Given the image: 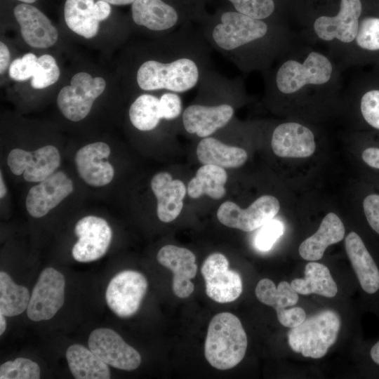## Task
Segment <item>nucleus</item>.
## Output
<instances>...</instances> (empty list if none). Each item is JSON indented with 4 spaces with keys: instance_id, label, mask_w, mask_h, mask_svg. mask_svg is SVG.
Here are the masks:
<instances>
[{
    "instance_id": "7",
    "label": "nucleus",
    "mask_w": 379,
    "mask_h": 379,
    "mask_svg": "<svg viewBox=\"0 0 379 379\" xmlns=\"http://www.w3.org/2000/svg\"><path fill=\"white\" fill-rule=\"evenodd\" d=\"M201 272L205 281L206 293L213 300L227 303L241 295L243 290L241 276L229 268V261L223 254L214 253L208 255Z\"/></svg>"
},
{
    "instance_id": "19",
    "label": "nucleus",
    "mask_w": 379,
    "mask_h": 379,
    "mask_svg": "<svg viewBox=\"0 0 379 379\" xmlns=\"http://www.w3.org/2000/svg\"><path fill=\"white\" fill-rule=\"evenodd\" d=\"M13 15L20 25L25 42L36 48H46L58 40V32L48 17L35 6L26 3L18 4Z\"/></svg>"
},
{
    "instance_id": "24",
    "label": "nucleus",
    "mask_w": 379,
    "mask_h": 379,
    "mask_svg": "<svg viewBox=\"0 0 379 379\" xmlns=\"http://www.w3.org/2000/svg\"><path fill=\"white\" fill-rule=\"evenodd\" d=\"M131 13L137 25L153 31L168 29L178 19L176 11L162 0H135L132 4Z\"/></svg>"
},
{
    "instance_id": "21",
    "label": "nucleus",
    "mask_w": 379,
    "mask_h": 379,
    "mask_svg": "<svg viewBox=\"0 0 379 379\" xmlns=\"http://www.w3.org/2000/svg\"><path fill=\"white\" fill-rule=\"evenodd\" d=\"M151 188L157 200L159 219L164 222L173 221L183 207L182 200L187 192L185 184L173 180L167 172H160L152 178Z\"/></svg>"
},
{
    "instance_id": "36",
    "label": "nucleus",
    "mask_w": 379,
    "mask_h": 379,
    "mask_svg": "<svg viewBox=\"0 0 379 379\" xmlns=\"http://www.w3.org/2000/svg\"><path fill=\"white\" fill-rule=\"evenodd\" d=\"M359 112L364 123L379 132V87L369 88L362 93Z\"/></svg>"
},
{
    "instance_id": "15",
    "label": "nucleus",
    "mask_w": 379,
    "mask_h": 379,
    "mask_svg": "<svg viewBox=\"0 0 379 379\" xmlns=\"http://www.w3.org/2000/svg\"><path fill=\"white\" fill-rule=\"evenodd\" d=\"M74 190L72 180L62 171L53 174L30 188L25 200L29 214L41 218L56 207Z\"/></svg>"
},
{
    "instance_id": "16",
    "label": "nucleus",
    "mask_w": 379,
    "mask_h": 379,
    "mask_svg": "<svg viewBox=\"0 0 379 379\" xmlns=\"http://www.w3.org/2000/svg\"><path fill=\"white\" fill-rule=\"evenodd\" d=\"M345 246L361 290L370 297L375 296L379 293V262L376 257L356 232L347 234Z\"/></svg>"
},
{
    "instance_id": "40",
    "label": "nucleus",
    "mask_w": 379,
    "mask_h": 379,
    "mask_svg": "<svg viewBox=\"0 0 379 379\" xmlns=\"http://www.w3.org/2000/svg\"><path fill=\"white\" fill-rule=\"evenodd\" d=\"M361 208L368 227L379 237V193L366 194L362 199Z\"/></svg>"
},
{
    "instance_id": "33",
    "label": "nucleus",
    "mask_w": 379,
    "mask_h": 379,
    "mask_svg": "<svg viewBox=\"0 0 379 379\" xmlns=\"http://www.w3.org/2000/svg\"><path fill=\"white\" fill-rule=\"evenodd\" d=\"M60 74V69L55 58L48 54L42 55L37 58L30 85L35 89L47 88L58 80Z\"/></svg>"
},
{
    "instance_id": "13",
    "label": "nucleus",
    "mask_w": 379,
    "mask_h": 379,
    "mask_svg": "<svg viewBox=\"0 0 379 379\" xmlns=\"http://www.w3.org/2000/svg\"><path fill=\"white\" fill-rule=\"evenodd\" d=\"M88 344L89 349L98 357L114 368L132 371L141 363L139 352L112 329L100 328L93 331Z\"/></svg>"
},
{
    "instance_id": "35",
    "label": "nucleus",
    "mask_w": 379,
    "mask_h": 379,
    "mask_svg": "<svg viewBox=\"0 0 379 379\" xmlns=\"http://www.w3.org/2000/svg\"><path fill=\"white\" fill-rule=\"evenodd\" d=\"M361 49L370 52H379V17H366L360 20L355 39Z\"/></svg>"
},
{
    "instance_id": "31",
    "label": "nucleus",
    "mask_w": 379,
    "mask_h": 379,
    "mask_svg": "<svg viewBox=\"0 0 379 379\" xmlns=\"http://www.w3.org/2000/svg\"><path fill=\"white\" fill-rule=\"evenodd\" d=\"M30 300L28 289L16 284L5 272H0V312L13 317L27 309Z\"/></svg>"
},
{
    "instance_id": "43",
    "label": "nucleus",
    "mask_w": 379,
    "mask_h": 379,
    "mask_svg": "<svg viewBox=\"0 0 379 379\" xmlns=\"http://www.w3.org/2000/svg\"><path fill=\"white\" fill-rule=\"evenodd\" d=\"M363 164L368 168L379 172V145H369L363 148L360 154Z\"/></svg>"
},
{
    "instance_id": "41",
    "label": "nucleus",
    "mask_w": 379,
    "mask_h": 379,
    "mask_svg": "<svg viewBox=\"0 0 379 379\" xmlns=\"http://www.w3.org/2000/svg\"><path fill=\"white\" fill-rule=\"evenodd\" d=\"M159 103L162 119L171 120L180 115L182 102L177 94L173 93L163 94L159 99Z\"/></svg>"
},
{
    "instance_id": "42",
    "label": "nucleus",
    "mask_w": 379,
    "mask_h": 379,
    "mask_svg": "<svg viewBox=\"0 0 379 379\" xmlns=\"http://www.w3.org/2000/svg\"><path fill=\"white\" fill-rule=\"evenodd\" d=\"M277 314L279 323L291 328L300 325L306 319L305 310L299 307L284 309Z\"/></svg>"
},
{
    "instance_id": "30",
    "label": "nucleus",
    "mask_w": 379,
    "mask_h": 379,
    "mask_svg": "<svg viewBox=\"0 0 379 379\" xmlns=\"http://www.w3.org/2000/svg\"><path fill=\"white\" fill-rule=\"evenodd\" d=\"M255 295L260 302L273 307L277 312L295 305L298 301V293L286 281H281L276 286L272 280L262 279L255 287Z\"/></svg>"
},
{
    "instance_id": "2",
    "label": "nucleus",
    "mask_w": 379,
    "mask_h": 379,
    "mask_svg": "<svg viewBox=\"0 0 379 379\" xmlns=\"http://www.w3.org/2000/svg\"><path fill=\"white\" fill-rule=\"evenodd\" d=\"M340 328V318L331 310L321 311L305 319L288 333L291 350L305 357H323L336 341Z\"/></svg>"
},
{
    "instance_id": "10",
    "label": "nucleus",
    "mask_w": 379,
    "mask_h": 379,
    "mask_svg": "<svg viewBox=\"0 0 379 379\" xmlns=\"http://www.w3.org/2000/svg\"><path fill=\"white\" fill-rule=\"evenodd\" d=\"M267 30L262 20L228 11L221 15V23L214 27L212 36L219 47L231 51L263 37Z\"/></svg>"
},
{
    "instance_id": "29",
    "label": "nucleus",
    "mask_w": 379,
    "mask_h": 379,
    "mask_svg": "<svg viewBox=\"0 0 379 379\" xmlns=\"http://www.w3.org/2000/svg\"><path fill=\"white\" fill-rule=\"evenodd\" d=\"M227 180V175L224 168L205 164L198 169L195 177L189 182L187 194L193 199L206 194L213 199H220L225 194Z\"/></svg>"
},
{
    "instance_id": "37",
    "label": "nucleus",
    "mask_w": 379,
    "mask_h": 379,
    "mask_svg": "<svg viewBox=\"0 0 379 379\" xmlns=\"http://www.w3.org/2000/svg\"><path fill=\"white\" fill-rule=\"evenodd\" d=\"M237 12L258 20L268 18L274 11L273 0H229Z\"/></svg>"
},
{
    "instance_id": "38",
    "label": "nucleus",
    "mask_w": 379,
    "mask_h": 379,
    "mask_svg": "<svg viewBox=\"0 0 379 379\" xmlns=\"http://www.w3.org/2000/svg\"><path fill=\"white\" fill-rule=\"evenodd\" d=\"M283 232V224L277 220L272 219L258 232L255 238L256 248L262 251H269Z\"/></svg>"
},
{
    "instance_id": "34",
    "label": "nucleus",
    "mask_w": 379,
    "mask_h": 379,
    "mask_svg": "<svg viewBox=\"0 0 379 379\" xmlns=\"http://www.w3.org/2000/svg\"><path fill=\"white\" fill-rule=\"evenodd\" d=\"M40 368L34 361L25 358L8 361L0 366L1 379H39Z\"/></svg>"
},
{
    "instance_id": "44",
    "label": "nucleus",
    "mask_w": 379,
    "mask_h": 379,
    "mask_svg": "<svg viewBox=\"0 0 379 379\" xmlns=\"http://www.w3.org/2000/svg\"><path fill=\"white\" fill-rule=\"evenodd\" d=\"M93 13L98 21H103L106 20L111 13L110 4L105 1L98 0L95 2Z\"/></svg>"
},
{
    "instance_id": "49",
    "label": "nucleus",
    "mask_w": 379,
    "mask_h": 379,
    "mask_svg": "<svg viewBox=\"0 0 379 379\" xmlns=\"http://www.w3.org/2000/svg\"><path fill=\"white\" fill-rule=\"evenodd\" d=\"M4 314L0 312V335H2L6 328V321Z\"/></svg>"
},
{
    "instance_id": "25",
    "label": "nucleus",
    "mask_w": 379,
    "mask_h": 379,
    "mask_svg": "<svg viewBox=\"0 0 379 379\" xmlns=\"http://www.w3.org/2000/svg\"><path fill=\"white\" fill-rule=\"evenodd\" d=\"M199 161L205 164L232 168L242 166L248 159L245 149L228 146L213 138H204L197 148Z\"/></svg>"
},
{
    "instance_id": "32",
    "label": "nucleus",
    "mask_w": 379,
    "mask_h": 379,
    "mask_svg": "<svg viewBox=\"0 0 379 379\" xmlns=\"http://www.w3.org/2000/svg\"><path fill=\"white\" fill-rule=\"evenodd\" d=\"M129 118L131 124L140 131L155 128L162 119L159 99L150 94L138 96L130 107Z\"/></svg>"
},
{
    "instance_id": "47",
    "label": "nucleus",
    "mask_w": 379,
    "mask_h": 379,
    "mask_svg": "<svg viewBox=\"0 0 379 379\" xmlns=\"http://www.w3.org/2000/svg\"><path fill=\"white\" fill-rule=\"evenodd\" d=\"M109 4L117 5V6H124L128 4H132L135 0H102Z\"/></svg>"
},
{
    "instance_id": "28",
    "label": "nucleus",
    "mask_w": 379,
    "mask_h": 379,
    "mask_svg": "<svg viewBox=\"0 0 379 379\" xmlns=\"http://www.w3.org/2000/svg\"><path fill=\"white\" fill-rule=\"evenodd\" d=\"M94 0H66L64 18L67 27L74 33L86 39L95 36L100 22L94 15Z\"/></svg>"
},
{
    "instance_id": "48",
    "label": "nucleus",
    "mask_w": 379,
    "mask_h": 379,
    "mask_svg": "<svg viewBox=\"0 0 379 379\" xmlns=\"http://www.w3.org/2000/svg\"><path fill=\"white\" fill-rule=\"evenodd\" d=\"M7 193V188L3 179L2 171L0 173V198L3 199Z\"/></svg>"
},
{
    "instance_id": "9",
    "label": "nucleus",
    "mask_w": 379,
    "mask_h": 379,
    "mask_svg": "<svg viewBox=\"0 0 379 379\" xmlns=\"http://www.w3.org/2000/svg\"><path fill=\"white\" fill-rule=\"evenodd\" d=\"M64 276L52 267L44 269L35 284L27 309L34 321L48 320L61 308L65 301Z\"/></svg>"
},
{
    "instance_id": "6",
    "label": "nucleus",
    "mask_w": 379,
    "mask_h": 379,
    "mask_svg": "<svg viewBox=\"0 0 379 379\" xmlns=\"http://www.w3.org/2000/svg\"><path fill=\"white\" fill-rule=\"evenodd\" d=\"M147 286V281L141 273L133 270L122 271L108 284L105 293L107 304L119 317H130L138 310Z\"/></svg>"
},
{
    "instance_id": "22",
    "label": "nucleus",
    "mask_w": 379,
    "mask_h": 379,
    "mask_svg": "<svg viewBox=\"0 0 379 379\" xmlns=\"http://www.w3.org/2000/svg\"><path fill=\"white\" fill-rule=\"evenodd\" d=\"M233 114L232 107L227 104L212 107L193 105L185 109L182 122L189 133L206 138L225 126Z\"/></svg>"
},
{
    "instance_id": "8",
    "label": "nucleus",
    "mask_w": 379,
    "mask_h": 379,
    "mask_svg": "<svg viewBox=\"0 0 379 379\" xmlns=\"http://www.w3.org/2000/svg\"><path fill=\"white\" fill-rule=\"evenodd\" d=\"M279 209L280 204L276 197L263 195L246 209L234 202L225 201L219 207L217 218L227 227L252 232L273 219Z\"/></svg>"
},
{
    "instance_id": "11",
    "label": "nucleus",
    "mask_w": 379,
    "mask_h": 379,
    "mask_svg": "<svg viewBox=\"0 0 379 379\" xmlns=\"http://www.w3.org/2000/svg\"><path fill=\"white\" fill-rule=\"evenodd\" d=\"M60 154L53 145H45L34 152L20 148L12 149L7 157L11 171L16 175L22 174L30 182H40L53 174L60 165Z\"/></svg>"
},
{
    "instance_id": "1",
    "label": "nucleus",
    "mask_w": 379,
    "mask_h": 379,
    "mask_svg": "<svg viewBox=\"0 0 379 379\" xmlns=\"http://www.w3.org/2000/svg\"><path fill=\"white\" fill-rule=\"evenodd\" d=\"M248 345L245 330L234 314L222 312L210 321L204 343L208 362L218 370L234 368L244 359Z\"/></svg>"
},
{
    "instance_id": "12",
    "label": "nucleus",
    "mask_w": 379,
    "mask_h": 379,
    "mask_svg": "<svg viewBox=\"0 0 379 379\" xmlns=\"http://www.w3.org/2000/svg\"><path fill=\"white\" fill-rule=\"evenodd\" d=\"M78 241L72 249L74 260L88 262L102 257L107 251L112 237L107 222L100 217L88 215L81 218L74 227Z\"/></svg>"
},
{
    "instance_id": "39",
    "label": "nucleus",
    "mask_w": 379,
    "mask_h": 379,
    "mask_svg": "<svg viewBox=\"0 0 379 379\" xmlns=\"http://www.w3.org/2000/svg\"><path fill=\"white\" fill-rule=\"evenodd\" d=\"M37 57L32 53L25 54L22 58L15 59L10 64V77L17 81H25L32 77L36 69Z\"/></svg>"
},
{
    "instance_id": "18",
    "label": "nucleus",
    "mask_w": 379,
    "mask_h": 379,
    "mask_svg": "<svg viewBox=\"0 0 379 379\" xmlns=\"http://www.w3.org/2000/svg\"><path fill=\"white\" fill-rule=\"evenodd\" d=\"M157 258L160 265L173 274L172 288L174 294L180 298L189 297L194 289L191 279L195 277L197 272L194 254L185 248L166 245L159 251Z\"/></svg>"
},
{
    "instance_id": "4",
    "label": "nucleus",
    "mask_w": 379,
    "mask_h": 379,
    "mask_svg": "<svg viewBox=\"0 0 379 379\" xmlns=\"http://www.w3.org/2000/svg\"><path fill=\"white\" fill-rule=\"evenodd\" d=\"M330 60L319 52L310 53L303 62L288 60L279 68L276 75L278 90L284 94L298 92L305 86H321L332 77Z\"/></svg>"
},
{
    "instance_id": "5",
    "label": "nucleus",
    "mask_w": 379,
    "mask_h": 379,
    "mask_svg": "<svg viewBox=\"0 0 379 379\" xmlns=\"http://www.w3.org/2000/svg\"><path fill=\"white\" fill-rule=\"evenodd\" d=\"M105 80L93 77L90 74L80 72L71 79L70 85L61 88L57 97V105L62 115L72 121L86 118L94 101L105 91Z\"/></svg>"
},
{
    "instance_id": "20",
    "label": "nucleus",
    "mask_w": 379,
    "mask_h": 379,
    "mask_svg": "<svg viewBox=\"0 0 379 379\" xmlns=\"http://www.w3.org/2000/svg\"><path fill=\"white\" fill-rule=\"evenodd\" d=\"M271 145L273 152L281 158H307L316 149L312 131L296 122H286L277 126L272 133Z\"/></svg>"
},
{
    "instance_id": "26",
    "label": "nucleus",
    "mask_w": 379,
    "mask_h": 379,
    "mask_svg": "<svg viewBox=\"0 0 379 379\" xmlns=\"http://www.w3.org/2000/svg\"><path fill=\"white\" fill-rule=\"evenodd\" d=\"M66 359L72 374L77 379L110 378L108 365L81 345L74 344L69 347Z\"/></svg>"
},
{
    "instance_id": "23",
    "label": "nucleus",
    "mask_w": 379,
    "mask_h": 379,
    "mask_svg": "<svg viewBox=\"0 0 379 379\" xmlns=\"http://www.w3.org/2000/svg\"><path fill=\"white\" fill-rule=\"evenodd\" d=\"M345 234V228L340 218L330 212L323 218L318 230L300 244L299 254L306 260H320L327 247L342 241Z\"/></svg>"
},
{
    "instance_id": "17",
    "label": "nucleus",
    "mask_w": 379,
    "mask_h": 379,
    "mask_svg": "<svg viewBox=\"0 0 379 379\" xmlns=\"http://www.w3.org/2000/svg\"><path fill=\"white\" fill-rule=\"evenodd\" d=\"M109 145L96 142L84 145L76 153L74 161L81 178L93 187H102L111 182L114 170L108 161Z\"/></svg>"
},
{
    "instance_id": "45",
    "label": "nucleus",
    "mask_w": 379,
    "mask_h": 379,
    "mask_svg": "<svg viewBox=\"0 0 379 379\" xmlns=\"http://www.w3.org/2000/svg\"><path fill=\"white\" fill-rule=\"evenodd\" d=\"M10 51L7 46L0 42V73L4 74L10 66Z\"/></svg>"
},
{
    "instance_id": "50",
    "label": "nucleus",
    "mask_w": 379,
    "mask_h": 379,
    "mask_svg": "<svg viewBox=\"0 0 379 379\" xmlns=\"http://www.w3.org/2000/svg\"><path fill=\"white\" fill-rule=\"evenodd\" d=\"M19 1H21L22 3H26V4H32V3H34L35 1H36L37 0H18Z\"/></svg>"
},
{
    "instance_id": "46",
    "label": "nucleus",
    "mask_w": 379,
    "mask_h": 379,
    "mask_svg": "<svg viewBox=\"0 0 379 379\" xmlns=\"http://www.w3.org/2000/svg\"><path fill=\"white\" fill-rule=\"evenodd\" d=\"M368 357L373 366L379 368V340L373 343L369 347Z\"/></svg>"
},
{
    "instance_id": "27",
    "label": "nucleus",
    "mask_w": 379,
    "mask_h": 379,
    "mask_svg": "<svg viewBox=\"0 0 379 379\" xmlns=\"http://www.w3.org/2000/svg\"><path fill=\"white\" fill-rule=\"evenodd\" d=\"M291 285L301 295L314 293L333 298L338 292L337 285L328 268L321 263L314 261L305 265V277L294 279Z\"/></svg>"
},
{
    "instance_id": "14",
    "label": "nucleus",
    "mask_w": 379,
    "mask_h": 379,
    "mask_svg": "<svg viewBox=\"0 0 379 379\" xmlns=\"http://www.w3.org/2000/svg\"><path fill=\"white\" fill-rule=\"evenodd\" d=\"M361 11V0H341L335 15H323L315 20L314 33L323 41L337 39L345 44L352 43L358 33Z\"/></svg>"
},
{
    "instance_id": "3",
    "label": "nucleus",
    "mask_w": 379,
    "mask_h": 379,
    "mask_svg": "<svg viewBox=\"0 0 379 379\" xmlns=\"http://www.w3.org/2000/svg\"><path fill=\"white\" fill-rule=\"evenodd\" d=\"M136 79L139 87L144 91L164 88L185 92L197 84L199 69L196 63L189 58H180L166 64L150 60L140 65Z\"/></svg>"
}]
</instances>
